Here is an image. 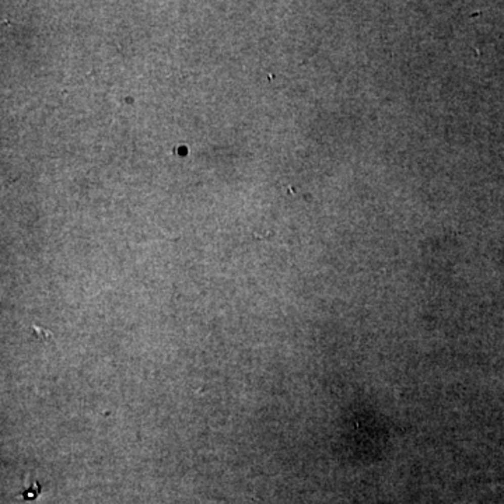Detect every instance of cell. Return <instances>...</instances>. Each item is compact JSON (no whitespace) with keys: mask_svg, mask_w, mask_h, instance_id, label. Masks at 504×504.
I'll list each match as a JSON object with an SVG mask.
<instances>
[{"mask_svg":"<svg viewBox=\"0 0 504 504\" xmlns=\"http://www.w3.org/2000/svg\"><path fill=\"white\" fill-rule=\"evenodd\" d=\"M39 492H41V486L38 485L37 482H34L30 489H27L25 492H23V497L25 500H34L39 494Z\"/></svg>","mask_w":504,"mask_h":504,"instance_id":"obj_1","label":"cell"}]
</instances>
